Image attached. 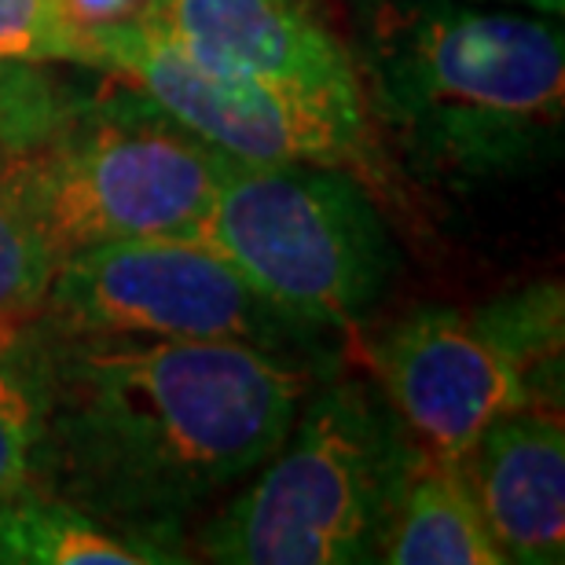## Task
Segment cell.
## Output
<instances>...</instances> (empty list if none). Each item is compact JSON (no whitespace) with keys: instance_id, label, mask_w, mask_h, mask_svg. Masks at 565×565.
<instances>
[{"instance_id":"1","label":"cell","mask_w":565,"mask_h":565,"mask_svg":"<svg viewBox=\"0 0 565 565\" xmlns=\"http://www.w3.org/2000/svg\"><path fill=\"white\" fill-rule=\"evenodd\" d=\"M52 338L49 419L26 489L99 518L180 529L279 448L309 367L239 342Z\"/></svg>"},{"instance_id":"2","label":"cell","mask_w":565,"mask_h":565,"mask_svg":"<svg viewBox=\"0 0 565 565\" xmlns=\"http://www.w3.org/2000/svg\"><path fill=\"white\" fill-rule=\"evenodd\" d=\"M364 66L382 118L429 177L489 180L558 147L565 44L547 19L393 4L371 22Z\"/></svg>"},{"instance_id":"3","label":"cell","mask_w":565,"mask_h":565,"mask_svg":"<svg viewBox=\"0 0 565 565\" xmlns=\"http://www.w3.org/2000/svg\"><path fill=\"white\" fill-rule=\"evenodd\" d=\"M419 456L382 393L334 379L305 393L279 448L202 525L195 547L221 565L379 562Z\"/></svg>"},{"instance_id":"4","label":"cell","mask_w":565,"mask_h":565,"mask_svg":"<svg viewBox=\"0 0 565 565\" xmlns=\"http://www.w3.org/2000/svg\"><path fill=\"white\" fill-rule=\"evenodd\" d=\"M126 88L85 99L52 140L0 154V180L55 265L99 243L191 235L239 162Z\"/></svg>"},{"instance_id":"5","label":"cell","mask_w":565,"mask_h":565,"mask_svg":"<svg viewBox=\"0 0 565 565\" xmlns=\"http://www.w3.org/2000/svg\"><path fill=\"white\" fill-rule=\"evenodd\" d=\"M199 243L309 331L364 320L397 273V246L356 173L316 162H235Z\"/></svg>"},{"instance_id":"6","label":"cell","mask_w":565,"mask_h":565,"mask_svg":"<svg viewBox=\"0 0 565 565\" xmlns=\"http://www.w3.org/2000/svg\"><path fill=\"white\" fill-rule=\"evenodd\" d=\"M562 345V287L536 282L478 309L408 312L371 345V367L415 445L459 459L492 419L558 401Z\"/></svg>"},{"instance_id":"7","label":"cell","mask_w":565,"mask_h":565,"mask_svg":"<svg viewBox=\"0 0 565 565\" xmlns=\"http://www.w3.org/2000/svg\"><path fill=\"white\" fill-rule=\"evenodd\" d=\"M41 323L74 338L239 342L282 356L320 338L195 235H143L71 254L52 273Z\"/></svg>"},{"instance_id":"8","label":"cell","mask_w":565,"mask_h":565,"mask_svg":"<svg viewBox=\"0 0 565 565\" xmlns=\"http://www.w3.org/2000/svg\"><path fill=\"white\" fill-rule=\"evenodd\" d=\"M93 44L107 74L239 162H316L349 173L375 166L364 93L221 71L147 19L96 30Z\"/></svg>"},{"instance_id":"9","label":"cell","mask_w":565,"mask_h":565,"mask_svg":"<svg viewBox=\"0 0 565 565\" xmlns=\"http://www.w3.org/2000/svg\"><path fill=\"white\" fill-rule=\"evenodd\" d=\"M143 19L221 71L364 93L323 0H158Z\"/></svg>"},{"instance_id":"10","label":"cell","mask_w":565,"mask_h":565,"mask_svg":"<svg viewBox=\"0 0 565 565\" xmlns=\"http://www.w3.org/2000/svg\"><path fill=\"white\" fill-rule=\"evenodd\" d=\"M467 484L507 562L565 558V426L555 408L492 419L459 456Z\"/></svg>"},{"instance_id":"11","label":"cell","mask_w":565,"mask_h":565,"mask_svg":"<svg viewBox=\"0 0 565 565\" xmlns=\"http://www.w3.org/2000/svg\"><path fill=\"white\" fill-rule=\"evenodd\" d=\"M180 529H147L99 518L41 489H22L0 503L4 565H180Z\"/></svg>"},{"instance_id":"12","label":"cell","mask_w":565,"mask_h":565,"mask_svg":"<svg viewBox=\"0 0 565 565\" xmlns=\"http://www.w3.org/2000/svg\"><path fill=\"white\" fill-rule=\"evenodd\" d=\"M386 565H507L459 459L423 451L382 540Z\"/></svg>"},{"instance_id":"13","label":"cell","mask_w":565,"mask_h":565,"mask_svg":"<svg viewBox=\"0 0 565 565\" xmlns=\"http://www.w3.org/2000/svg\"><path fill=\"white\" fill-rule=\"evenodd\" d=\"M52 338L41 320L0 334V503L33 478V459L49 419Z\"/></svg>"},{"instance_id":"14","label":"cell","mask_w":565,"mask_h":565,"mask_svg":"<svg viewBox=\"0 0 565 565\" xmlns=\"http://www.w3.org/2000/svg\"><path fill=\"white\" fill-rule=\"evenodd\" d=\"M85 99L88 96L55 77L44 63L0 55V154H19L52 140L71 126Z\"/></svg>"},{"instance_id":"15","label":"cell","mask_w":565,"mask_h":565,"mask_svg":"<svg viewBox=\"0 0 565 565\" xmlns=\"http://www.w3.org/2000/svg\"><path fill=\"white\" fill-rule=\"evenodd\" d=\"M55 257L0 180V334L38 323Z\"/></svg>"},{"instance_id":"16","label":"cell","mask_w":565,"mask_h":565,"mask_svg":"<svg viewBox=\"0 0 565 565\" xmlns=\"http://www.w3.org/2000/svg\"><path fill=\"white\" fill-rule=\"evenodd\" d=\"M0 55L44 66L66 63L104 71V55L96 52L93 38L74 30L52 8V0H0Z\"/></svg>"},{"instance_id":"17","label":"cell","mask_w":565,"mask_h":565,"mask_svg":"<svg viewBox=\"0 0 565 565\" xmlns=\"http://www.w3.org/2000/svg\"><path fill=\"white\" fill-rule=\"evenodd\" d=\"M154 4L158 0H52V8L60 11L74 30L88 33V38L107 26L140 22L143 15H151Z\"/></svg>"},{"instance_id":"18","label":"cell","mask_w":565,"mask_h":565,"mask_svg":"<svg viewBox=\"0 0 565 565\" xmlns=\"http://www.w3.org/2000/svg\"><path fill=\"white\" fill-rule=\"evenodd\" d=\"M522 4L536 8V11H544V15H555V19L565 11V0H522Z\"/></svg>"}]
</instances>
